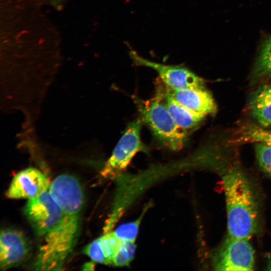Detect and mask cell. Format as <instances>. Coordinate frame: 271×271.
Segmentation results:
<instances>
[{
  "mask_svg": "<svg viewBox=\"0 0 271 271\" xmlns=\"http://www.w3.org/2000/svg\"><path fill=\"white\" fill-rule=\"evenodd\" d=\"M227 212L228 235L249 239L258 222L257 203L248 180L241 170L230 169L222 177Z\"/></svg>",
  "mask_w": 271,
  "mask_h": 271,
  "instance_id": "cell-1",
  "label": "cell"
},
{
  "mask_svg": "<svg viewBox=\"0 0 271 271\" xmlns=\"http://www.w3.org/2000/svg\"><path fill=\"white\" fill-rule=\"evenodd\" d=\"M80 214L64 213L59 224L44 235L33 268L36 270L61 269L72 252L79 235Z\"/></svg>",
  "mask_w": 271,
  "mask_h": 271,
  "instance_id": "cell-2",
  "label": "cell"
},
{
  "mask_svg": "<svg viewBox=\"0 0 271 271\" xmlns=\"http://www.w3.org/2000/svg\"><path fill=\"white\" fill-rule=\"evenodd\" d=\"M140 118L146 124L156 139L165 147L179 151L187 140L188 132L175 122L157 89L155 96L144 100L133 97Z\"/></svg>",
  "mask_w": 271,
  "mask_h": 271,
  "instance_id": "cell-3",
  "label": "cell"
},
{
  "mask_svg": "<svg viewBox=\"0 0 271 271\" xmlns=\"http://www.w3.org/2000/svg\"><path fill=\"white\" fill-rule=\"evenodd\" d=\"M143 123L139 117L126 126L101 172L103 177L116 176L126 169L137 153L148 151L141 137Z\"/></svg>",
  "mask_w": 271,
  "mask_h": 271,
  "instance_id": "cell-4",
  "label": "cell"
},
{
  "mask_svg": "<svg viewBox=\"0 0 271 271\" xmlns=\"http://www.w3.org/2000/svg\"><path fill=\"white\" fill-rule=\"evenodd\" d=\"M212 263L216 270H252L255 264L254 251L249 239L227 235L214 252Z\"/></svg>",
  "mask_w": 271,
  "mask_h": 271,
  "instance_id": "cell-5",
  "label": "cell"
},
{
  "mask_svg": "<svg viewBox=\"0 0 271 271\" xmlns=\"http://www.w3.org/2000/svg\"><path fill=\"white\" fill-rule=\"evenodd\" d=\"M24 213L37 235L44 236L60 223L64 213L48 190L29 199Z\"/></svg>",
  "mask_w": 271,
  "mask_h": 271,
  "instance_id": "cell-6",
  "label": "cell"
},
{
  "mask_svg": "<svg viewBox=\"0 0 271 271\" xmlns=\"http://www.w3.org/2000/svg\"><path fill=\"white\" fill-rule=\"evenodd\" d=\"M129 55L135 65L154 70L161 81L168 87L183 89L204 87L203 79L185 67L152 61L142 57L134 50L130 51Z\"/></svg>",
  "mask_w": 271,
  "mask_h": 271,
  "instance_id": "cell-7",
  "label": "cell"
},
{
  "mask_svg": "<svg viewBox=\"0 0 271 271\" xmlns=\"http://www.w3.org/2000/svg\"><path fill=\"white\" fill-rule=\"evenodd\" d=\"M48 191L64 213L80 214L84 196L79 182L75 177L69 174L57 176L50 183Z\"/></svg>",
  "mask_w": 271,
  "mask_h": 271,
  "instance_id": "cell-8",
  "label": "cell"
},
{
  "mask_svg": "<svg viewBox=\"0 0 271 271\" xmlns=\"http://www.w3.org/2000/svg\"><path fill=\"white\" fill-rule=\"evenodd\" d=\"M30 247L22 231L5 228L0 234V268L6 270L23 262L28 255Z\"/></svg>",
  "mask_w": 271,
  "mask_h": 271,
  "instance_id": "cell-9",
  "label": "cell"
},
{
  "mask_svg": "<svg viewBox=\"0 0 271 271\" xmlns=\"http://www.w3.org/2000/svg\"><path fill=\"white\" fill-rule=\"evenodd\" d=\"M50 185L45 175L37 169L29 168L13 178L6 195L12 199H30L48 190Z\"/></svg>",
  "mask_w": 271,
  "mask_h": 271,
  "instance_id": "cell-10",
  "label": "cell"
},
{
  "mask_svg": "<svg viewBox=\"0 0 271 271\" xmlns=\"http://www.w3.org/2000/svg\"><path fill=\"white\" fill-rule=\"evenodd\" d=\"M164 85L167 92L177 102L189 110L205 116L216 112L214 100L204 87L174 89Z\"/></svg>",
  "mask_w": 271,
  "mask_h": 271,
  "instance_id": "cell-11",
  "label": "cell"
},
{
  "mask_svg": "<svg viewBox=\"0 0 271 271\" xmlns=\"http://www.w3.org/2000/svg\"><path fill=\"white\" fill-rule=\"evenodd\" d=\"M176 124L188 132L197 127L204 119L205 115L193 112L177 102L166 90L164 84L157 89Z\"/></svg>",
  "mask_w": 271,
  "mask_h": 271,
  "instance_id": "cell-12",
  "label": "cell"
},
{
  "mask_svg": "<svg viewBox=\"0 0 271 271\" xmlns=\"http://www.w3.org/2000/svg\"><path fill=\"white\" fill-rule=\"evenodd\" d=\"M249 109L252 116L260 125L271 126V84L260 87L252 94Z\"/></svg>",
  "mask_w": 271,
  "mask_h": 271,
  "instance_id": "cell-13",
  "label": "cell"
},
{
  "mask_svg": "<svg viewBox=\"0 0 271 271\" xmlns=\"http://www.w3.org/2000/svg\"><path fill=\"white\" fill-rule=\"evenodd\" d=\"M231 143H261L271 147V131L254 124L242 127L231 140Z\"/></svg>",
  "mask_w": 271,
  "mask_h": 271,
  "instance_id": "cell-14",
  "label": "cell"
},
{
  "mask_svg": "<svg viewBox=\"0 0 271 271\" xmlns=\"http://www.w3.org/2000/svg\"><path fill=\"white\" fill-rule=\"evenodd\" d=\"M271 77V37L263 43L255 62L253 71L254 79Z\"/></svg>",
  "mask_w": 271,
  "mask_h": 271,
  "instance_id": "cell-15",
  "label": "cell"
},
{
  "mask_svg": "<svg viewBox=\"0 0 271 271\" xmlns=\"http://www.w3.org/2000/svg\"><path fill=\"white\" fill-rule=\"evenodd\" d=\"M136 248L134 241L119 240L112 264L117 266L127 265L133 258Z\"/></svg>",
  "mask_w": 271,
  "mask_h": 271,
  "instance_id": "cell-16",
  "label": "cell"
},
{
  "mask_svg": "<svg viewBox=\"0 0 271 271\" xmlns=\"http://www.w3.org/2000/svg\"><path fill=\"white\" fill-rule=\"evenodd\" d=\"M147 208H145L137 220L122 224L117 227L113 231L119 240L135 241L138 233L141 220Z\"/></svg>",
  "mask_w": 271,
  "mask_h": 271,
  "instance_id": "cell-17",
  "label": "cell"
},
{
  "mask_svg": "<svg viewBox=\"0 0 271 271\" xmlns=\"http://www.w3.org/2000/svg\"><path fill=\"white\" fill-rule=\"evenodd\" d=\"M255 152L260 167L271 176V147L261 143H256Z\"/></svg>",
  "mask_w": 271,
  "mask_h": 271,
  "instance_id": "cell-18",
  "label": "cell"
},
{
  "mask_svg": "<svg viewBox=\"0 0 271 271\" xmlns=\"http://www.w3.org/2000/svg\"><path fill=\"white\" fill-rule=\"evenodd\" d=\"M108 264H112L119 240L113 232H109L99 237Z\"/></svg>",
  "mask_w": 271,
  "mask_h": 271,
  "instance_id": "cell-19",
  "label": "cell"
},
{
  "mask_svg": "<svg viewBox=\"0 0 271 271\" xmlns=\"http://www.w3.org/2000/svg\"><path fill=\"white\" fill-rule=\"evenodd\" d=\"M84 252L95 262L108 264L99 238L85 246Z\"/></svg>",
  "mask_w": 271,
  "mask_h": 271,
  "instance_id": "cell-20",
  "label": "cell"
},
{
  "mask_svg": "<svg viewBox=\"0 0 271 271\" xmlns=\"http://www.w3.org/2000/svg\"><path fill=\"white\" fill-rule=\"evenodd\" d=\"M94 262V261H93L85 263L83 266L82 269L85 270H93L95 267V263Z\"/></svg>",
  "mask_w": 271,
  "mask_h": 271,
  "instance_id": "cell-21",
  "label": "cell"
},
{
  "mask_svg": "<svg viewBox=\"0 0 271 271\" xmlns=\"http://www.w3.org/2000/svg\"><path fill=\"white\" fill-rule=\"evenodd\" d=\"M265 270H271V253L267 257Z\"/></svg>",
  "mask_w": 271,
  "mask_h": 271,
  "instance_id": "cell-22",
  "label": "cell"
}]
</instances>
